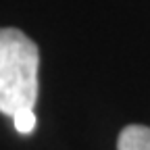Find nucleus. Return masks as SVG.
<instances>
[{
	"mask_svg": "<svg viewBox=\"0 0 150 150\" xmlns=\"http://www.w3.org/2000/svg\"><path fill=\"white\" fill-rule=\"evenodd\" d=\"M40 50L21 29L0 27V112L13 117L38 100Z\"/></svg>",
	"mask_w": 150,
	"mask_h": 150,
	"instance_id": "1",
	"label": "nucleus"
},
{
	"mask_svg": "<svg viewBox=\"0 0 150 150\" xmlns=\"http://www.w3.org/2000/svg\"><path fill=\"white\" fill-rule=\"evenodd\" d=\"M117 150H150V127L127 125L119 134Z\"/></svg>",
	"mask_w": 150,
	"mask_h": 150,
	"instance_id": "2",
	"label": "nucleus"
},
{
	"mask_svg": "<svg viewBox=\"0 0 150 150\" xmlns=\"http://www.w3.org/2000/svg\"><path fill=\"white\" fill-rule=\"evenodd\" d=\"M13 123H15V129L19 131V134H31V131L35 129V112L33 108H21V110H17L15 115H13Z\"/></svg>",
	"mask_w": 150,
	"mask_h": 150,
	"instance_id": "3",
	"label": "nucleus"
}]
</instances>
